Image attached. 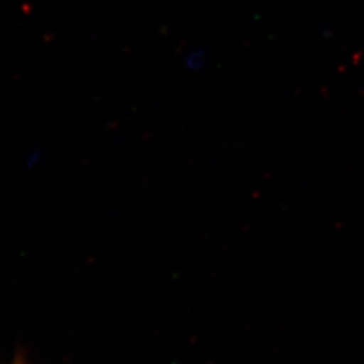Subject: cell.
Segmentation results:
<instances>
[{
	"instance_id": "cell-1",
	"label": "cell",
	"mask_w": 364,
	"mask_h": 364,
	"mask_svg": "<svg viewBox=\"0 0 364 364\" xmlns=\"http://www.w3.org/2000/svg\"><path fill=\"white\" fill-rule=\"evenodd\" d=\"M13 364H28V362H26V359L23 358V355H18V356L15 358Z\"/></svg>"
}]
</instances>
